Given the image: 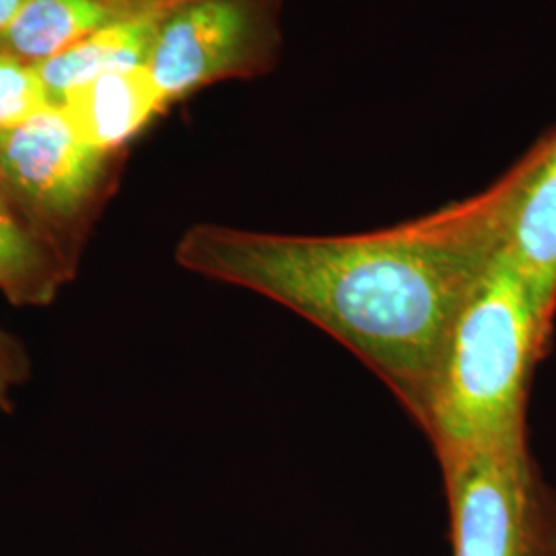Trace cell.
Listing matches in <instances>:
<instances>
[{
    "instance_id": "cell-9",
    "label": "cell",
    "mask_w": 556,
    "mask_h": 556,
    "mask_svg": "<svg viewBox=\"0 0 556 556\" xmlns=\"http://www.w3.org/2000/svg\"><path fill=\"white\" fill-rule=\"evenodd\" d=\"M75 268L77 260L46 238L0 184V293L13 305L41 307L56 299Z\"/></svg>"
},
{
    "instance_id": "cell-4",
    "label": "cell",
    "mask_w": 556,
    "mask_h": 556,
    "mask_svg": "<svg viewBox=\"0 0 556 556\" xmlns=\"http://www.w3.org/2000/svg\"><path fill=\"white\" fill-rule=\"evenodd\" d=\"M454 556H556V493L528 441L441 459Z\"/></svg>"
},
{
    "instance_id": "cell-3",
    "label": "cell",
    "mask_w": 556,
    "mask_h": 556,
    "mask_svg": "<svg viewBox=\"0 0 556 556\" xmlns=\"http://www.w3.org/2000/svg\"><path fill=\"white\" fill-rule=\"evenodd\" d=\"M118 155L80 139L60 108L0 130V184L64 254L79 250L112 194Z\"/></svg>"
},
{
    "instance_id": "cell-13",
    "label": "cell",
    "mask_w": 556,
    "mask_h": 556,
    "mask_svg": "<svg viewBox=\"0 0 556 556\" xmlns=\"http://www.w3.org/2000/svg\"><path fill=\"white\" fill-rule=\"evenodd\" d=\"M29 0H0V34L15 21Z\"/></svg>"
},
{
    "instance_id": "cell-11",
    "label": "cell",
    "mask_w": 556,
    "mask_h": 556,
    "mask_svg": "<svg viewBox=\"0 0 556 556\" xmlns=\"http://www.w3.org/2000/svg\"><path fill=\"white\" fill-rule=\"evenodd\" d=\"M56 108L38 64L0 48V130L15 128Z\"/></svg>"
},
{
    "instance_id": "cell-2",
    "label": "cell",
    "mask_w": 556,
    "mask_h": 556,
    "mask_svg": "<svg viewBox=\"0 0 556 556\" xmlns=\"http://www.w3.org/2000/svg\"><path fill=\"white\" fill-rule=\"evenodd\" d=\"M553 321L516 266L493 258L457 314L418 425L445 457L528 441V396Z\"/></svg>"
},
{
    "instance_id": "cell-8",
    "label": "cell",
    "mask_w": 556,
    "mask_h": 556,
    "mask_svg": "<svg viewBox=\"0 0 556 556\" xmlns=\"http://www.w3.org/2000/svg\"><path fill=\"white\" fill-rule=\"evenodd\" d=\"M176 2L179 0H29L0 34V48L41 64L110 25Z\"/></svg>"
},
{
    "instance_id": "cell-6",
    "label": "cell",
    "mask_w": 556,
    "mask_h": 556,
    "mask_svg": "<svg viewBox=\"0 0 556 556\" xmlns=\"http://www.w3.org/2000/svg\"><path fill=\"white\" fill-rule=\"evenodd\" d=\"M498 254L528 280L544 316H556V128L503 176Z\"/></svg>"
},
{
    "instance_id": "cell-1",
    "label": "cell",
    "mask_w": 556,
    "mask_h": 556,
    "mask_svg": "<svg viewBox=\"0 0 556 556\" xmlns=\"http://www.w3.org/2000/svg\"><path fill=\"white\" fill-rule=\"evenodd\" d=\"M498 178L472 199L353 236H285L200 223L179 266L273 299L355 353L422 422L457 314L497 256Z\"/></svg>"
},
{
    "instance_id": "cell-12",
    "label": "cell",
    "mask_w": 556,
    "mask_h": 556,
    "mask_svg": "<svg viewBox=\"0 0 556 556\" xmlns=\"http://www.w3.org/2000/svg\"><path fill=\"white\" fill-rule=\"evenodd\" d=\"M31 374V361L21 340L0 328V410H13V394Z\"/></svg>"
},
{
    "instance_id": "cell-10",
    "label": "cell",
    "mask_w": 556,
    "mask_h": 556,
    "mask_svg": "<svg viewBox=\"0 0 556 556\" xmlns=\"http://www.w3.org/2000/svg\"><path fill=\"white\" fill-rule=\"evenodd\" d=\"M181 2V0H179ZM179 2L135 20L122 21L77 41L59 56L38 64L54 105L75 87L110 73L147 66L165 17Z\"/></svg>"
},
{
    "instance_id": "cell-7",
    "label": "cell",
    "mask_w": 556,
    "mask_h": 556,
    "mask_svg": "<svg viewBox=\"0 0 556 556\" xmlns=\"http://www.w3.org/2000/svg\"><path fill=\"white\" fill-rule=\"evenodd\" d=\"M59 108L80 139L116 155L169 110L147 66L79 85Z\"/></svg>"
},
{
    "instance_id": "cell-5",
    "label": "cell",
    "mask_w": 556,
    "mask_h": 556,
    "mask_svg": "<svg viewBox=\"0 0 556 556\" xmlns=\"http://www.w3.org/2000/svg\"><path fill=\"white\" fill-rule=\"evenodd\" d=\"M282 9L285 0H181L147 62L167 108L208 85L270 73L282 50Z\"/></svg>"
}]
</instances>
